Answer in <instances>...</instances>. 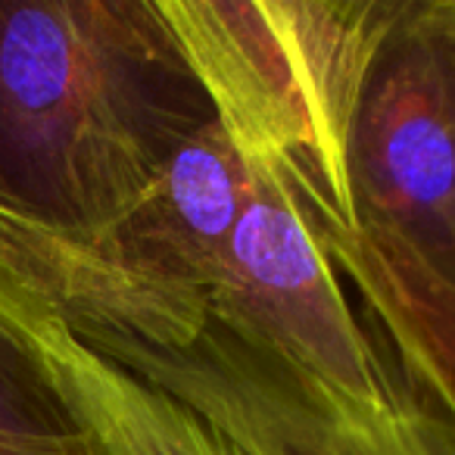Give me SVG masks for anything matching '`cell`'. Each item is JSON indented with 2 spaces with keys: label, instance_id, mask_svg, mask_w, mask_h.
Wrapping results in <instances>:
<instances>
[{
  "label": "cell",
  "instance_id": "obj_4",
  "mask_svg": "<svg viewBox=\"0 0 455 455\" xmlns=\"http://www.w3.org/2000/svg\"><path fill=\"white\" fill-rule=\"evenodd\" d=\"M247 194L225 243L209 322L268 349L362 409L396 396V368L359 322L287 172L243 156Z\"/></svg>",
  "mask_w": 455,
  "mask_h": 455
},
{
  "label": "cell",
  "instance_id": "obj_5",
  "mask_svg": "<svg viewBox=\"0 0 455 455\" xmlns=\"http://www.w3.org/2000/svg\"><path fill=\"white\" fill-rule=\"evenodd\" d=\"M355 215L455 287V0H409L349 140Z\"/></svg>",
  "mask_w": 455,
  "mask_h": 455
},
{
  "label": "cell",
  "instance_id": "obj_1",
  "mask_svg": "<svg viewBox=\"0 0 455 455\" xmlns=\"http://www.w3.org/2000/svg\"><path fill=\"white\" fill-rule=\"evenodd\" d=\"M209 122L159 0H0V219L94 235Z\"/></svg>",
  "mask_w": 455,
  "mask_h": 455
},
{
  "label": "cell",
  "instance_id": "obj_3",
  "mask_svg": "<svg viewBox=\"0 0 455 455\" xmlns=\"http://www.w3.org/2000/svg\"><path fill=\"white\" fill-rule=\"evenodd\" d=\"M247 163L209 122L138 203L88 237L0 219V287L51 312L88 347H190L209 324Z\"/></svg>",
  "mask_w": 455,
  "mask_h": 455
},
{
  "label": "cell",
  "instance_id": "obj_6",
  "mask_svg": "<svg viewBox=\"0 0 455 455\" xmlns=\"http://www.w3.org/2000/svg\"><path fill=\"white\" fill-rule=\"evenodd\" d=\"M0 312L47 362L94 455H250L181 396L84 347L51 312L4 287Z\"/></svg>",
  "mask_w": 455,
  "mask_h": 455
},
{
  "label": "cell",
  "instance_id": "obj_8",
  "mask_svg": "<svg viewBox=\"0 0 455 455\" xmlns=\"http://www.w3.org/2000/svg\"><path fill=\"white\" fill-rule=\"evenodd\" d=\"M0 455H94L35 343L0 312Z\"/></svg>",
  "mask_w": 455,
  "mask_h": 455
},
{
  "label": "cell",
  "instance_id": "obj_2",
  "mask_svg": "<svg viewBox=\"0 0 455 455\" xmlns=\"http://www.w3.org/2000/svg\"><path fill=\"white\" fill-rule=\"evenodd\" d=\"M409 0H159L215 122L241 156L278 163L306 209L355 225L349 140Z\"/></svg>",
  "mask_w": 455,
  "mask_h": 455
},
{
  "label": "cell",
  "instance_id": "obj_7",
  "mask_svg": "<svg viewBox=\"0 0 455 455\" xmlns=\"http://www.w3.org/2000/svg\"><path fill=\"white\" fill-rule=\"evenodd\" d=\"M309 219L340 281L384 337L390 365L455 421V287L387 228Z\"/></svg>",
  "mask_w": 455,
  "mask_h": 455
}]
</instances>
